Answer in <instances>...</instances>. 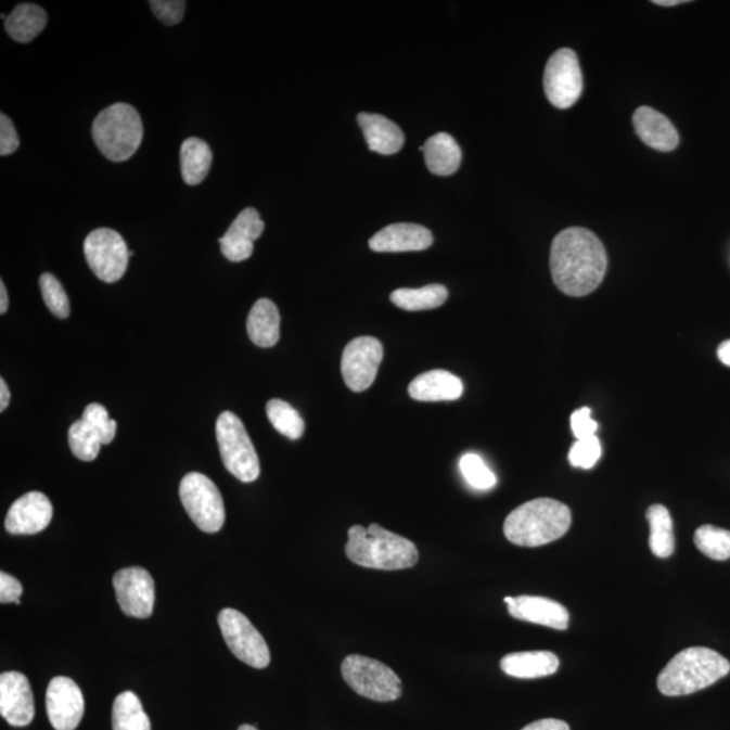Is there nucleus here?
Listing matches in <instances>:
<instances>
[{"instance_id":"obj_1","label":"nucleus","mask_w":730,"mask_h":730,"mask_svg":"<svg viewBox=\"0 0 730 730\" xmlns=\"http://www.w3.org/2000/svg\"><path fill=\"white\" fill-rule=\"evenodd\" d=\"M551 273L565 295L586 296L600 287L607 270V256L601 240L590 230L569 228L553 239Z\"/></svg>"},{"instance_id":"obj_2","label":"nucleus","mask_w":730,"mask_h":730,"mask_svg":"<svg viewBox=\"0 0 730 730\" xmlns=\"http://www.w3.org/2000/svg\"><path fill=\"white\" fill-rule=\"evenodd\" d=\"M345 553L350 562L360 567L383 571L411 568L419 563L420 558L413 541L377 524H371L368 528L361 525L349 528Z\"/></svg>"},{"instance_id":"obj_3","label":"nucleus","mask_w":730,"mask_h":730,"mask_svg":"<svg viewBox=\"0 0 730 730\" xmlns=\"http://www.w3.org/2000/svg\"><path fill=\"white\" fill-rule=\"evenodd\" d=\"M573 515L567 504L551 498H537L521 504L508 515L503 534L515 546L536 548L567 534Z\"/></svg>"},{"instance_id":"obj_4","label":"nucleus","mask_w":730,"mask_h":730,"mask_svg":"<svg viewBox=\"0 0 730 730\" xmlns=\"http://www.w3.org/2000/svg\"><path fill=\"white\" fill-rule=\"evenodd\" d=\"M730 673V663L706 646L686 648L663 668L657 688L667 696L696 693L709 688Z\"/></svg>"},{"instance_id":"obj_5","label":"nucleus","mask_w":730,"mask_h":730,"mask_svg":"<svg viewBox=\"0 0 730 730\" xmlns=\"http://www.w3.org/2000/svg\"><path fill=\"white\" fill-rule=\"evenodd\" d=\"M144 137L139 112L128 103H115L98 114L92 124V139L104 157L112 162L129 161Z\"/></svg>"},{"instance_id":"obj_6","label":"nucleus","mask_w":730,"mask_h":730,"mask_svg":"<svg viewBox=\"0 0 730 730\" xmlns=\"http://www.w3.org/2000/svg\"><path fill=\"white\" fill-rule=\"evenodd\" d=\"M216 432L219 453L230 474L244 483L255 482L260 475V461L243 422L232 411H223Z\"/></svg>"},{"instance_id":"obj_7","label":"nucleus","mask_w":730,"mask_h":730,"mask_svg":"<svg viewBox=\"0 0 730 730\" xmlns=\"http://www.w3.org/2000/svg\"><path fill=\"white\" fill-rule=\"evenodd\" d=\"M342 675L349 688L364 699L392 702L402 695L398 675L375 658L349 655L342 664Z\"/></svg>"},{"instance_id":"obj_8","label":"nucleus","mask_w":730,"mask_h":730,"mask_svg":"<svg viewBox=\"0 0 730 730\" xmlns=\"http://www.w3.org/2000/svg\"><path fill=\"white\" fill-rule=\"evenodd\" d=\"M180 499L192 523L206 534H217L225 524L221 492L212 479L200 472L187 474L179 488Z\"/></svg>"},{"instance_id":"obj_9","label":"nucleus","mask_w":730,"mask_h":730,"mask_svg":"<svg viewBox=\"0 0 730 730\" xmlns=\"http://www.w3.org/2000/svg\"><path fill=\"white\" fill-rule=\"evenodd\" d=\"M225 642L239 661L261 669L270 666L271 653L265 638L243 613L235 609H223L218 616Z\"/></svg>"},{"instance_id":"obj_10","label":"nucleus","mask_w":730,"mask_h":730,"mask_svg":"<svg viewBox=\"0 0 730 730\" xmlns=\"http://www.w3.org/2000/svg\"><path fill=\"white\" fill-rule=\"evenodd\" d=\"M85 256L97 278L115 283L128 270L130 252L123 235L113 229L102 228L87 235Z\"/></svg>"},{"instance_id":"obj_11","label":"nucleus","mask_w":730,"mask_h":730,"mask_svg":"<svg viewBox=\"0 0 730 730\" xmlns=\"http://www.w3.org/2000/svg\"><path fill=\"white\" fill-rule=\"evenodd\" d=\"M548 101L558 108L574 106L584 91V76L578 56L568 48L559 49L549 57L545 73Z\"/></svg>"},{"instance_id":"obj_12","label":"nucleus","mask_w":730,"mask_h":730,"mask_svg":"<svg viewBox=\"0 0 730 730\" xmlns=\"http://www.w3.org/2000/svg\"><path fill=\"white\" fill-rule=\"evenodd\" d=\"M383 360V345L377 338L358 337L345 347L342 373L345 384L355 393H363L375 382Z\"/></svg>"},{"instance_id":"obj_13","label":"nucleus","mask_w":730,"mask_h":730,"mask_svg":"<svg viewBox=\"0 0 730 730\" xmlns=\"http://www.w3.org/2000/svg\"><path fill=\"white\" fill-rule=\"evenodd\" d=\"M113 586L126 616L150 618L155 607V581L146 569L130 567L114 575Z\"/></svg>"},{"instance_id":"obj_14","label":"nucleus","mask_w":730,"mask_h":730,"mask_svg":"<svg viewBox=\"0 0 730 730\" xmlns=\"http://www.w3.org/2000/svg\"><path fill=\"white\" fill-rule=\"evenodd\" d=\"M47 713L56 730H75L85 715L84 693L73 679L56 677L47 690Z\"/></svg>"},{"instance_id":"obj_15","label":"nucleus","mask_w":730,"mask_h":730,"mask_svg":"<svg viewBox=\"0 0 730 730\" xmlns=\"http://www.w3.org/2000/svg\"><path fill=\"white\" fill-rule=\"evenodd\" d=\"M0 715L13 727H27L36 715L35 696L24 674L0 675Z\"/></svg>"},{"instance_id":"obj_16","label":"nucleus","mask_w":730,"mask_h":730,"mask_svg":"<svg viewBox=\"0 0 730 730\" xmlns=\"http://www.w3.org/2000/svg\"><path fill=\"white\" fill-rule=\"evenodd\" d=\"M52 517V503L46 494L31 491L11 504L4 526L11 535H36L47 529Z\"/></svg>"},{"instance_id":"obj_17","label":"nucleus","mask_w":730,"mask_h":730,"mask_svg":"<svg viewBox=\"0 0 730 730\" xmlns=\"http://www.w3.org/2000/svg\"><path fill=\"white\" fill-rule=\"evenodd\" d=\"M503 601L515 619L558 630L568 628L569 613L562 603L534 595L507 597Z\"/></svg>"},{"instance_id":"obj_18","label":"nucleus","mask_w":730,"mask_h":730,"mask_svg":"<svg viewBox=\"0 0 730 730\" xmlns=\"http://www.w3.org/2000/svg\"><path fill=\"white\" fill-rule=\"evenodd\" d=\"M266 225L256 208H245L234 219L227 234L219 239L221 252L228 260L240 262L248 260L254 254V243L265 232Z\"/></svg>"},{"instance_id":"obj_19","label":"nucleus","mask_w":730,"mask_h":730,"mask_svg":"<svg viewBox=\"0 0 730 730\" xmlns=\"http://www.w3.org/2000/svg\"><path fill=\"white\" fill-rule=\"evenodd\" d=\"M432 244L431 230L415 223L389 225L370 240V248L379 254L425 251Z\"/></svg>"},{"instance_id":"obj_20","label":"nucleus","mask_w":730,"mask_h":730,"mask_svg":"<svg viewBox=\"0 0 730 730\" xmlns=\"http://www.w3.org/2000/svg\"><path fill=\"white\" fill-rule=\"evenodd\" d=\"M633 125L641 141L652 150L669 152L679 144L678 130L667 117L652 107L642 106L636 110Z\"/></svg>"},{"instance_id":"obj_21","label":"nucleus","mask_w":730,"mask_h":730,"mask_svg":"<svg viewBox=\"0 0 730 730\" xmlns=\"http://www.w3.org/2000/svg\"><path fill=\"white\" fill-rule=\"evenodd\" d=\"M463 392V382L453 373L443 370L421 373L409 386L410 397L421 402L457 400Z\"/></svg>"},{"instance_id":"obj_22","label":"nucleus","mask_w":730,"mask_h":730,"mask_svg":"<svg viewBox=\"0 0 730 730\" xmlns=\"http://www.w3.org/2000/svg\"><path fill=\"white\" fill-rule=\"evenodd\" d=\"M358 124L363 130L368 148L379 155L392 156L402 150L405 135L397 124L383 115L361 113Z\"/></svg>"},{"instance_id":"obj_23","label":"nucleus","mask_w":730,"mask_h":730,"mask_svg":"<svg viewBox=\"0 0 730 730\" xmlns=\"http://www.w3.org/2000/svg\"><path fill=\"white\" fill-rule=\"evenodd\" d=\"M559 664V657L549 651L515 652L502 658L501 668L509 677L536 679L553 675Z\"/></svg>"},{"instance_id":"obj_24","label":"nucleus","mask_w":730,"mask_h":730,"mask_svg":"<svg viewBox=\"0 0 730 730\" xmlns=\"http://www.w3.org/2000/svg\"><path fill=\"white\" fill-rule=\"evenodd\" d=\"M246 331L252 343L261 348H271L280 338V315L272 300L256 302L246 321Z\"/></svg>"},{"instance_id":"obj_25","label":"nucleus","mask_w":730,"mask_h":730,"mask_svg":"<svg viewBox=\"0 0 730 730\" xmlns=\"http://www.w3.org/2000/svg\"><path fill=\"white\" fill-rule=\"evenodd\" d=\"M427 169L438 177H451L461 164V151L457 140L447 133H437L421 148Z\"/></svg>"},{"instance_id":"obj_26","label":"nucleus","mask_w":730,"mask_h":730,"mask_svg":"<svg viewBox=\"0 0 730 730\" xmlns=\"http://www.w3.org/2000/svg\"><path fill=\"white\" fill-rule=\"evenodd\" d=\"M47 24V11L40 5L21 3L16 5L13 13L5 16L4 29L14 41L26 43L41 35Z\"/></svg>"},{"instance_id":"obj_27","label":"nucleus","mask_w":730,"mask_h":730,"mask_svg":"<svg viewBox=\"0 0 730 730\" xmlns=\"http://www.w3.org/2000/svg\"><path fill=\"white\" fill-rule=\"evenodd\" d=\"M213 164V152L205 141L191 137L180 150L182 177L189 185L201 184L206 179Z\"/></svg>"},{"instance_id":"obj_28","label":"nucleus","mask_w":730,"mask_h":730,"mask_svg":"<svg viewBox=\"0 0 730 730\" xmlns=\"http://www.w3.org/2000/svg\"><path fill=\"white\" fill-rule=\"evenodd\" d=\"M389 299L406 311L432 310L446 304L448 290L441 284H430L421 289H399L394 291Z\"/></svg>"},{"instance_id":"obj_29","label":"nucleus","mask_w":730,"mask_h":730,"mask_svg":"<svg viewBox=\"0 0 730 730\" xmlns=\"http://www.w3.org/2000/svg\"><path fill=\"white\" fill-rule=\"evenodd\" d=\"M650 523V547L655 556L667 559L675 551V537L671 514L663 504H652L646 512Z\"/></svg>"},{"instance_id":"obj_30","label":"nucleus","mask_w":730,"mask_h":730,"mask_svg":"<svg viewBox=\"0 0 730 730\" xmlns=\"http://www.w3.org/2000/svg\"><path fill=\"white\" fill-rule=\"evenodd\" d=\"M113 730H152L139 696L131 691H124L114 701Z\"/></svg>"},{"instance_id":"obj_31","label":"nucleus","mask_w":730,"mask_h":730,"mask_svg":"<svg viewBox=\"0 0 730 730\" xmlns=\"http://www.w3.org/2000/svg\"><path fill=\"white\" fill-rule=\"evenodd\" d=\"M267 417L274 430L290 440H299L305 433V422L293 406L282 399H271L266 406Z\"/></svg>"},{"instance_id":"obj_32","label":"nucleus","mask_w":730,"mask_h":730,"mask_svg":"<svg viewBox=\"0 0 730 730\" xmlns=\"http://www.w3.org/2000/svg\"><path fill=\"white\" fill-rule=\"evenodd\" d=\"M71 451L81 461H93L101 452L102 438L84 419L74 422L68 431Z\"/></svg>"},{"instance_id":"obj_33","label":"nucleus","mask_w":730,"mask_h":730,"mask_svg":"<svg viewBox=\"0 0 730 730\" xmlns=\"http://www.w3.org/2000/svg\"><path fill=\"white\" fill-rule=\"evenodd\" d=\"M696 548L713 560L730 559V532L713 525H704L694 535Z\"/></svg>"},{"instance_id":"obj_34","label":"nucleus","mask_w":730,"mask_h":730,"mask_svg":"<svg viewBox=\"0 0 730 730\" xmlns=\"http://www.w3.org/2000/svg\"><path fill=\"white\" fill-rule=\"evenodd\" d=\"M460 471L466 483L476 490H490L497 485L496 474L475 453H466L460 459Z\"/></svg>"},{"instance_id":"obj_35","label":"nucleus","mask_w":730,"mask_h":730,"mask_svg":"<svg viewBox=\"0 0 730 730\" xmlns=\"http://www.w3.org/2000/svg\"><path fill=\"white\" fill-rule=\"evenodd\" d=\"M40 287L48 309L62 320L68 318L71 315L69 299L62 283L52 273H43L40 278Z\"/></svg>"},{"instance_id":"obj_36","label":"nucleus","mask_w":730,"mask_h":730,"mask_svg":"<svg viewBox=\"0 0 730 730\" xmlns=\"http://www.w3.org/2000/svg\"><path fill=\"white\" fill-rule=\"evenodd\" d=\"M602 457L600 438L597 436L578 440L569 449L568 460L575 469L590 470Z\"/></svg>"},{"instance_id":"obj_37","label":"nucleus","mask_w":730,"mask_h":730,"mask_svg":"<svg viewBox=\"0 0 730 730\" xmlns=\"http://www.w3.org/2000/svg\"><path fill=\"white\" fill-rule=\"evenodd\" d=\"M81 419L89 422L93 430L99 433L103 446L114 440L115 433H117V422L110 419L107 410L102 405L91 404L87 406Z\"/></svg>"},{"instance_id":"obj_38","label":"nucleus","mask_w":730,"mask_h":730,"mask_svg":"<svg viewBox=\"0 0 730 730\" xmlns=\"http://www.w3.org/2000/svg\"><path fill=\"white\" fill-rule=\"evenodd\" d=\"M150 4L164 25H178L183 20L187 4L183 0H151Z\"/></svg>"},{"instance_id":"obj_39","label":"nucleus","mask_w":730,"mask_h":730,"mask_svg":"<svg viewBox=\"0 0 730 730\" xmlns=\"http://www.w3.org/2000/svg\"><path fill=\"white\" fill-rule=\"evenodd\" d=\"M571 427H573L574 436L578 440H584V438L595 436L598 424L592 420L591 410L581 408L571 415Z\"/></svg>"},{"instance_id":"obj_40","label":"nucleus","mask_w":730,"mask_h":730,"mask_svg":"<svg viewBox=\"0 0 730 730\" xmlns=\"http://www.w3.org/2000/svg\"><path fill=\"white\" fill-rule=\"evenodd\" d=\"M20 148L18 133L8 115H0V155H13Z\"/></svg>"},{"instance_id":"obj_41","label":"nucleus","mask_w":730,"mask_h":730,"mask_svg":"<svg viewBox=\"0 0 730 730\" xmlns=\"http://www.w3.org/2000/svg\"><path fill=\"white\" fill-rule=\"evenodd\" d=\"M22 586L20 580L14 576L2 573L0 574V602L3 603H18L21 602Z\"/></svg>"},{"instance_id":"obj_42","label":"nucleus","mask_w":730,"mask_h":730,"mask_svg":"<svg viewBox=\"0 0 730 730\" xmlns=\"http://www.w3.org/2000/svg\"><path fill=\"white\" fill-rule=\"evenodd\" d=\"M521 730H569V727L567 722L554 720V718H546V720L532 722Z\"/></svg>"},{"instance_id":"obj_43","label":"nucleus","mask_w":730,"mask_h":730,"mask_svg":"<svg viewBox=\"0 0 730 730\" xmlns=\"http://www.w3.org/2000/svg\"><path fill=\"white\" fill-rule=\"evenodd\" d=\"M10 397L8 384H5L4 379H0V411L8 409Z\"/></svg>"},{"instance_id":"obj_44","label":"nucleus","mask_w":730,"mask_h":730,"mask_svg":"<svg viewBox=\"0 0 730 730\" xmlns=\"http://www.w3.org/2000/svg\"><path fill=\"white\" fill-rule=\"evenodd\" d=\"M718 359L722 364L730 367V340L723 342L717 350Z\"/></svg>"},{"instance_id":"obj_45","label":"nucleus","mask_w":730,"mask_h":730,"mask_svg":"<svg viewBox=\"0 0 730 730\" xmlns=\"http://www.w3.org/2000/svg\"><path fill=\"white\" fill-rule=\"evenodd\" d=\"M9 309V295L8 290L3 282H0V315H5V311Z\"/></svg>"},{"instance_id":"obj_46","label":"nucleus","mask_w":730,"mask_h":730,"mask_svg":"<svg viewBox=\"0 0 730 730\" xmlns=\"http://www.w3.org/2000/svg\"><path fill=\"white\" fill-rule=\"evenodd\" d=\"M653 3L668 8V5H677L684 2H682V0H655Z\"/></svg>"},{"instance_id":"obj_47","label":"nucleus","mask_w":730,"mask_h":730,"mask_svg":"<svg viewBox=\"0 0 730 730\" xmlns=\"http://www.w3.org/2000/svg\"><path fill=\"white\" fill-rule=\"evenodd\" d=\"M239 730H259V729H257L255 727H252V726H246V723H245V726H241L239 728Z\"/></svg>"}]
</instances>
